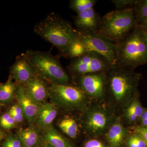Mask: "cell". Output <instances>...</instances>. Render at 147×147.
<instances>
[{
    "mask_svg": "<svg viewBox=\"0 0 147 147\" xmlns=\"http://www.w3.org/2000/svg\"><path fill=\"white\" fill-rule=\"evenodd\" d=\"M35 33L57 48L61 56L68 57L69 47L77 37L78 30L68 21L51 13L34 28Z\"/></svg>",
    "mask_w": 147,
    "mask_h": 147,
    "instance_id": "1",
    "label": "cell"
},
{
    "mask_svg": "<svg viewBox=\"0 0 147 147\" xmlns=\"http://www.w3.org/2000/svg\"><path fill=\"white\" fill-rule=\"evenodd\" d=\"M107 93L118 105H125L139 93L141 74L131 69L117 66L107 71Z\"/></svg>",
    "mask_w": 147,
    "mask_h": 147,
    "instance_id": "2",
    "label": "cell"
},
{
    "mask_svg": "<svg viewBox=\"0 0 147 147\" xmlns=\"http://www.w3.org/2000/svg\"><path fill=\"white\" fill-rule=\"evenodd\" d=\"M116 44L119 66L134 69L147 64V36L139 27Z\"/></svg>",
    "mask_w": 147,
    "mask_h": 147,
    "instance_id": "3",
    "label": "cell"
},
{
    "mask_svg": "<svg viewBox=\"0 0 147 147\" xmlns=\"http://www.w3.org/2000/svg\"><path fill=\"white\" fill-rule=\"evenodd\" d=\"M137 26L134 7L117 9L101 18L99 29L96 32L116 43L124 38Z\"/></svg>",
    "mask_w": 147,
    "mask_h": 147,
    "instance_id": "4",
    "label": "cell"
},
{
    "mask_svg": "<svg viewBox=\"0 0 147 147\" xmlns=\"http://www.w3.org/2000/svg\"><path fill=\"white\" fill-rule=\"evenodd\" d=\"M25 54L37 74L49 84H70L69 76L62 65L59 57L49 52L32 50H27Z\"/></svg>",
    "mask_w": 147,
    "mask_h": 147,
    "instance_id": "5",
    "label": "cell"
},
{
    "mask_svg": "<svg viewBox=\"0 0 147 147\" xmlns=\"http://www.w3.org/2000/svg\"><path fill=\"white\" fill-rule=\"evenodd\" d=\"M48 93L51 103L67 111L84 108L88 97L78 87L70 84H50Z\"/></svg>",
    "mask_w": 147,
    "mask_h": 147,
    "instance_id": "6",
    "label": "cell"
},
{
    "mask_svg": "<svg viewBox=\"0 0 147 147\" xmlns=\"http://www.w3.org/2000/svg\"><path fill=\"white\" fill-rule=\"evenodd\" d=\"M78 31V37L88 52H95L101 55L109 62L112 67L118 66L115 42L96 32Z\"/></svg>",
    "mask_w": 147,
    "mask_h": 147,
    "instance_id": "7",
    "label": "cell"
},
{
    "mask_svg": "<svg viewBox=\"0 0 147 147\" xmlns=\"http://www.w3.org/2000/svg\"><path fill=\"white\" fill-rule=\"evenodd\" d=\"M104 57L94 52H88L81 57L71 59L67 68L74 76L107 71L111 68Z\"/></svg>",
    "mask_w": 147,
    "mask_h": 147,
    "instance_id": "8",
    "label": "cell"
},
{
    "mask_svg": "<svg viewBox=\"0 0 147 147\" xmlns=\"http://www.w3.org/2000/svg\"><path fill=\"white\" fill-rule=\"evenodd\" d=\"M78 87L87 96L95 99L101 98L107 93V71L84 74L76 76Z\"/></svg>",
    "mask_w": 147,
    "mask_h": 147,
    "instance_id": "9",
    "label": "cell"
},
{
    "mask_svg": "<svg viewBox=\"0 0 147 147\" xmlns=\"http://www.w3.org/2000/svg\"><path fill=\"white\" fill-rule=\"evenodd\" d=\"M9 70V76L18 85H25L37 75L25 53L16 57Z\"/></svg>",
    "mask_w": 147,
    "mask_h": 147,
    "instance_id": "10",
    "label": "cell"
},
{
    "mask_svg": "<svg viewBox=\"0 0 147 147\" xmlns=\"http://www.w3.org/2000/svg\"><path fill=\"white\" fill-rule=\"evenodd\" d=\"M110 118L108 113L100 108L90 109L85 115L84 125L86 131L93 135L102 134L108 128Z\"/></svg>",
    "mask_w": 147,
    "mask_h": 147,
    "instance_id": "11",
    "label": "cell"
},
{
    "mask_svg": "<svg viewBox=\"0 0 147 147\" xmlns=\"http://www.w3.org/2000/svg\"><path fill=\"white\" fill-rule=\"evenodd\" d=\"M15 97L24 112L29 125L33 124L39 110L40 105L28 93L24 85L17 84Z\"/></svg>",
    "mask_w": 147,
    "mask_h": 147,
    "instance_id": "12",
    "label": "cell"
},
{
    "mask_svg": "<svg viewBox=\"0 0 147 147\" xmlns=\"http://www.w3.org/2000/svg\"><path fill=\"white\" fill-rule=\"evenodd\" d=\"M101 17L92 8L79 13L74 18V25L79 31L97 32L99 29Z\"/></svg>",
    "mask_w": 147,
    "mask_h": 147,
    "instance_id": "13",
    "label": "cell"
},
{
    "mask_svg": "<svg viewBox=\"0 0 147 147\" xmlns=\"http://www.w3.org/2000/svg\"><path fill=\"white\" fill-rule=\"evenodd\" d=\"M49 83L38 74L24 85L27 93L38 104L45 102L49 96Z\"/></svg>",
    "mask_w": 147,
    "mask_h": 147,
    "instance_id": "14",
    "label": "cell"
},
{
    "mask_svg": "<svg viewBox=\"0 0 147 147\" xmlns=\"http://www.w3.org/2000/svg\"><path fill=\"white\" fill-rule=\"evenodd\" d=\"M58 108L51 102H44L40 105L34 124L42 130L52 125L58 114Z\"/></svg>",
    "mask_w": 147,
    "mask_h": 147,
    "instance_id": "15",
    "label": "cell"
},
{
    "mask_svg": "<svg viewBox=\"0 0 147 147\" xmlns=\"http://www.w3.org/2000/svg\"><path fill=\"white\" fill-rule=\"evenodd\" d=\"M24 147H39L42 143V130L34 124L19 129L16 133Z\"/></svg>",
    "mask_w": 147,
    "mask_h": 147,
    "instance_id": "16",
    "label": "cell"
},
{
    "mask_svg": "<svg viewBox=\"0 0 147 147\" xmlns=\"http://www.w3.org/2000/svg\"><path fill=\"white\" fill-rule=\"evenodd\" d=\"M127 134L126 129L121 123L119 119H117L106 132V139L110 147H119L122 144Z\"/></svg>",
    "mask_w": 147,
    "mask_h": 147,
    "instance_id": "17",
    "label": "cell"
},
{
    "mask_svg": "<svg viewBox=\"0 0 147 147\" xmlns=\"http://www.w3.org/2000/svg\"><path fill=\"white\" fill-rule=\"evenodd\" d=\"M44 144L53 147H73L71 143L55 128L53 125L42 130Z\"/></svg>",
    "mask_w": 147,
    "mask_h": 147,
    "instance_id": "18",
    "label": "cell"
},
{
    "mask_svg": "<svg viewBox=\"0 0 147 147\" xmlns=\"http://www.w3.org/2000/svg\"><path fill=\"white\" fill-rule=\"evenodd\" d=\"M145 109L139 101V93L125 105L124 117L129 123L139 121Z\"/></svg>",
    "mask_w": 147,
    "mask_h": 147,
    "instance_id": "19",
    "label": "cell"
},
{
    "mask_svg": "<svg viewBox=\"0 0 147 147\" xmlns=\"http://www.w3.org/2000/svg\"><path fill=\"white\" fill-rule=\"evenodd\" d=\"M17 84L10 76L3 83H0V104L8 105L15 97Z\"/></svg>",
    "mask_w": 147,
    "mask_h": 147,
    "instance_id": "20",
    "label": "cell"
},
{
    "mask_svg": "<svg viewBox=\"0 0 147 147\" xmlns=\"http://www.w3.org/2000/svg\"><path fill=\"white\" fill-rule=\"evenodd\" d=\"M58 127L63 133L70 138L74 139L78 134V125L75 120L69 117H65L58 123Z\"/></svg>",
    "mask_w": 147,
    "mask_h": 147,
    "instance_id": "21",
    "label": "cell"
},
{
    "mask_svg": "<svg viewBox=\"0 0 147 147\" xmlns=\"http://www.w3.org/2000/svg\"><path fill=\"white\" fill-rule=\"evenodd\" d=\"M88 52L86 46L77 36V37L71 42L69 47L68 58L72 59L79 57Z\"/></svg>",
    "mask_w": 147,
    "mask_h": 147,
    "instance_id": "22",
    "label": "cell"
},
{
    "mask_svg": "<svg viewBox=\"0 0 147 147\" xmlns=\"http://www.w3.org/2000/svg\"><path fill=\"white\" fill-rule=\"evenodd\" d=\"M96 1V0H71L69 7L78 14L94 8Z\"/></svg>",
    "mask_w": 147,
    "mask_h": 147,
    "instance_id": "23",
    "label": "cell"
},
{
    "mask_svg": "<svg viewBox=\"0 0 147 147\" xmlns=\"http://www.w3.org/2000/svg\"><path fill=\"white\" fill-rule=\"evenodd\" d=\"M0 147H24L17 134L10 133L6 135L0 144Z\"/></svg>",
    "mask_w": 147,
    "mask_h": 147,
    "instance_id": "24",
    "label": "cell"
},
{
    "mask_svg": "<svg viewBox=\"0 0 147 147\" xmlns=\"http://www.w3.org/2000/svg\"><path fill=\"white\" fill-rule=\"evenodd\" d=\"M17 124L8 112L4 113L0 117V126L5 130H10L14 128Z\"/></svg>",
    "mask_w": 147,
    "mask_h": 147,
    "instance_id": "25",
    "label": "cell"
},
{
    "mask_svg": "<svg viewBox=\"0 0 147 147\" xmlns=\"http://www.w3.org/2000/svg\"><path fill=\"white\" fill-rule=\"evenodd\" d=\"M133 7L135 11L137 25L147 20V5L141 3L140 0L139 3Z\"/></svg>",
    "mask_w": 147,
    "mask_h": 147,
    "instance_id": "26",
    "label": "cell"
},
{
    "mask_svg": "<svg viewBox=\"0 0 147 147\" xmlns=\"http://www.w3.org/2000/svg\"><path fill=\"white\" fill-rule=\"evenodd\" d=\"M127 143L128 147H147L143 137L137 132H134L129 137Z\"/></svg>",
    "mask_w": 147,
    "mask_h": 147,
    "instance_id": "27",
    "label": "cell"
},
{
    "mask_svg": "<svg viewBox=\"0 0 147 147\" xmlns=\"http://www.w3.org/2000/svg\"><path fill=\"white\" fill-rule=\"evenodd\" d=\"M8 112L17 123H21L25 119L24 112L18 103L12 105Z\"/></svg>",
    "mask_w": 147,
    "mask_h": 147,
    "instance_id": "28",
    "label": "cell"
},
{
    "mask_svg": "<svg viewBox=\"0 0 147 147\" xmlns=\"http://www.w3.org/2000/svg\"><path fill=\"white\" fill-rule=\"evenodd\" d=\"M140 0H113L112 2L117 9L133 7L138 4Z\"/></svg>",
    "mask_w": 147,
    "mask_h": 147,
    "instance_id": "29",
    "label": "cell"
},
{
    "mask_svg": "<svg viewBox=\"0 0 147 147\" xmlns=\"http://www.w3.org/2000/svg\"><path fill=\"white\" fill-rule=\"evenodd\" d=\"M84 147H105L104 144L97 139H92L87 141Z\"/></svg>",
    "mask_w": 147,
    "mask_h": 147,
    "instance_id": "30",
    "label": "cell"
},
{
    "mask_svg": "<svg viewBox=\"0 0 147 147\" xmlns=\"http://www.w3.org/2000/svg\"><path fill=\"white\" fill-rule=\"evenodd\" d=\"M134 132L138 133L143 137L147 145V127L137 126L134 127Z\"/></svg>",
    "mask_w": 147,
    "mask_h": 147,
    "instance_id": "31",
    "label": "cell"
},
{
    "mask_svg": "<svg viewBox=\"0 0 147 147\" xmlns=\"http://www.w3.org/2000/svg\"><path fill=\"white\" fill-rule=\"evenodd\" d=\"M139 121L140 123V126L147 127V109L144 110Z\"/></svg>",
    "mask_w": 147,
    "mask_h": 147,
    "instance_id": "32",
    "label": "cell"
},
{
    "mask_svg": "<svg viewBox=\"0 0 147 147\" xmlns=\"http://www.w3.org/2000/svg\"><path fill=\"white\" fill-rule=\"evenodd\" d=\"M137 26L142 29L147 36V20L139 23L137 24Z\"/></svg>",
    "mask_w": 147,
    "mask_h": 147,
    "instance_id": "33",
    "label": "cell"
},
{
    "mask_svg": "<svg viewBox=\"0 0 147 147\" xmlns=\"http://www.w3.org/2000/svg\"><path fill=\"white\" fill-rule=\"evenodd\" d=\"M6 135L4 131L0 128V143H1L4 139L5 138Z\"/></svg>",
    "mask_w": 147,
    "mask_h": 147,
    "instance_id": "34",
    "label": "cell"
},
{
    "mask_svg": "<svg viewBox=\"0 0 147 147\" xmlns=\"http://www.w3.org/2000/svg\"><path fill=\"white\" fill-rule=\"evenodd\" d=\"M141 3L147 5V0H141Z\"/></svg>",
    "mask_w": 147,
    "mask_h": 147,
    "instance_id": "35",
    "label": "cell"
},
{
    "mask_svg": "<svg viewBox=\"0 0 147 147\" xmlns=\"http://www.w3.org/2000/svg\"><path fill=\"white\" fill-rule=\"evenodd\" d=\"M53 147L51 146V145L48 144H45L44 145L42 146V147Z\"/></svg>",
    "mask_w": 147,
    "mask_h": 147,
    "instance_id": "36",
    "label": "cell"
}]
</instances>
